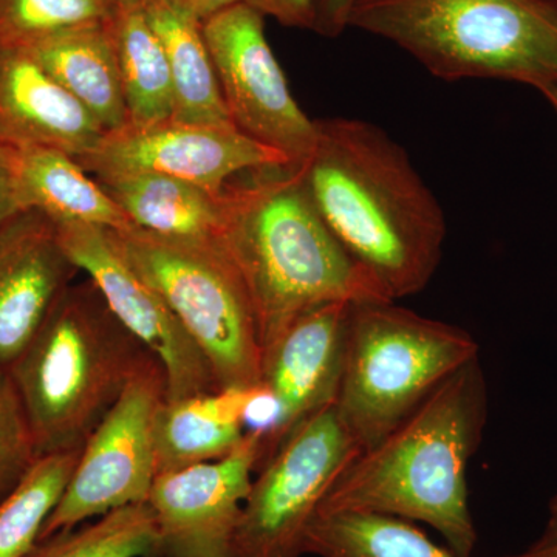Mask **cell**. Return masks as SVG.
I'll list each match as a JSON object with an SVG mask.
<instances>
[{
  "label": "cell",
  "instance_id": "1",
  "mask_svg": "<svg viewBox=\"0 0 557 557\" xmlns=\"http://www.w3.org/2000/svg\"><path fill=\"white\" fill-rule=\"evenodd\" d=\"M314 121L317 143L299 170L319 215L388 299L417 295L442 262L448 228L438 200L376 124Z\"/></svg>",
  "mask_w": 557,
  "mask_h": 557
},
{
  "label": "cell",
  "instance_id": "2",
  "mask_svg": "<svg viewBox=\"0 0 557 557\" xmlns=\"http://www.w3.org/2000/svg\"><path fill=\"white\" fill-rule=\"evenodd\" d=\"M486 418L485 372L475 358L387 437L362 450L330 487L318 515L375 512L426 523L450 552L471 557L478 530L469 507L468 469Z\"/></svg>",
  "mask_w": 557,
  "mask_h": 557
},
{
  "label": "cell",
  "instance_id": "3",
  "mask_svg": "<svg viewBox=\"0 0 557 557\" xmlns=\"http://www.w3.org/2000/svg\"><path fill=\"white\" fill-rule=\"evenodd\" d=\"M222 245L248 289L262 358L310 310L391 300L327 228L299 166L226 185Z\"/></svg>",
  "mask_w": 557,
  "mask_h": 557
},
{
  "label": "cell",
  "instance_id": "4",
  "mask_svg": "<svg viewBox=\"0 0 557 557\" xmlns=\"http://www.w3.org/2000/svg\"><path fill=\"white\" fill-rule=\"evenodd\" d=\"M152 359L110 311L94 282L70 285L9 368L38 456L83 448Z\"/></svg>",
  "mask_w": 557,
  "mask_h": 557
},
{
  "label": "cell",
  "instance_id": "5",
  "mask_svg": "<svg viewBox=\"0 0 557 557\" xmlns=\"http://www.w3.org/2000/svg\"><path fill=\"white\" fill-rule=\"evenodd\" d=\"M348 28L388 40L440 79L557 87V0H358Z\"/></svg>",
  "mask_w": 557,
  "mask_h": 557
},
{
  "label": "cell",
  "instance_id": "6",
  "mask_svg": "<svg viewBox=\"0 0 557 557\" xmlns=\"http://www.w3.org/2000/svg\"><path fill=\"white\" fill-rule=\"evenodd\" d=\"M397 300L354 304L335 399L359 450L373 448L450 375L480 358L474 336Z\"/></svg>",
  "mask_w": 557,
  "mask_h": 557
},
{
  "label": "cell",
  "instance_id": "7",
  "mask_svg": "<svg viewBox=\"0 0 557 557\" xmlns=\"http://www.w3.org/2000/svg\"><path fill=\"white\" fill-rule=\"evenodd\" d=\"M112 233L203 351L220 391L259 386L262 350L255 310L222 242L168 239L135 225Z\"/></svg>",
  "mask_w": 557,
  "mask_h": 557
},
{
  "label": "cell",
  "instance_id": "8",
  "mask_svg": "<svg viewBox=\"0 0 557 557\" xmlns=\"http://www.w3.org/2000/svg\"><path fill=\"white\" fill-rule=\"evenodd\" d=\"M361 454L335 403L296 429L252 480L231 557H300L307 531L344 469Z\"/></svg>",
  "mask_w": 557,
  "mask_h": 557
},
{
  "label": "cell",
  "instance_id": "9",
  "mask_svg": "<svg viewBox=\"0 0 557 557\" xmlns=\"http://www.w3.org/2000/svg\"><path fill=\"white\" fill-rule=\"evenodd\" d=\"M166 397V373L159 359H152L84 443L75 471L44 523L39 541L113 509L148 502L157 478L153 421Z\"/></svg>",
  "mask_w": 557,
  "mask_h": 557
},
{
  "label": "cell",
  "instance_id": "10",
  "mask_svg": "<svg viewBox=\"0 0 557 557\" xmlns=\"http://www.w3.org/2000/svg\"><path fill=\"white\" fill-rule=\"evenodd\" d=\"M234 126L299 166L317 143V121L299 108L265 36V16L239 2L201 22Z\"/></svg>",
  "mask_w": 557,
  "mask_h": 557
},
{
  "label": "cell",
  "instance_id": "11",
  "mask_svg": "<svg viewBox=\"0 0 557 557\" xmlns=\"http://www.w3.org/2000/svg\"><path fill=\"white\" fill-rule=\"evenodd\" d=\"M70 260L86 271L110 311L166 373L168 399L219 392L203 351L168 306L163 296L126 258L112 230L89 223L57 225Z\"/></svg>",
  "mask_w": 557,
  "mask_h": 557
},
{
  "label": "cell",
  "instance_id": "12",
  "mask_svg": "<svg viewBox=\"0 0 557 557\" xmlns=\"http://www.w3.org/2000/svg\"><path fill=\"white\" fill-rule=\"evenodd\" d=\"M78 163L97 177L109 174L166 175L220 194L242 172L292 166L276 150L242 134L234 124L168 120L108 132Z\"/></svg>",
  "mask_w": 557,
  "mask_h": 557
},
{
  "label": "cell",
  "instance_id": "13",
  "mask_svg": "<svg viewBox=\"0 0 557 557\" xmlns=\"http://www.w3.org/2000/svg\"><path fill=\"white\" fill-rule=\"evenodd\" d=\"M259 449V434L247 431L225 458L157 475L148 497L157 525L149 557H231Z\"/></svg>",
  "mask_w": 557,
  "mask_h": 557
},
{
  "label": "cell",
  "instance_id": "14",
  "mask_svg": "<svg viewBox=\"0 0 557 557\" xmlns=\"http://www.w3.org/2000/svg\"><path fill=\"white\" fill-rule=\"evenodd\" d=\"M354 304L333 302L296 319L263 355L260 384L273 395L277 418L260 438L258 468L293 432L338 395L346 359L348 317Z\"/></svg>",
  "mask_w": 557,
  "mask_h": 557
},
{
  "label": "cell",
  "instance_id": "15",
  "mask_svg": "<svg viewBox=\"0 0 557 557\" xmlns=\"http://www.w3.org/2000/svg\"><path fill=\"white\" fill-rule=\"evenodd\" d=\"M78 271L40 212L22 211L0 228V368L21 357Z\"/></svg>",
  "mask_w": 557,
  "mask_h": 557
},
{
  "label": "cell",
  "instance_id": "16",
  "mask_svg": "<svg viewBox=\"0 0 557 557\" xmlns=\"http://www.w3.org/2000/svg\"><path fill=\"white\" fill-rule=\"evenodd\" d=\"M106 134L24 47L0 42V146L61 149L79 159Z\"/></svg>",
  "mask_w": 557,
  "mask_h": 557
},
{
  "label": "cell",
  "instance_id": "17",
  "mask_svg": "<svg viewBox=\"0 0 557 557\" xmlns=\"http://www.w3.org/2000/svg\"><path fill=\"white\" fill-rule=\"evenodd\" d=\"M21 211H38L54 225L89 223L110 230L132 226L98 180L61 149L0 146Z\"/></svg>",
  "mask_w": 557,
  "mask_h": 557
},
{
  "label": "cell",
  "instance_id": "18",
  "mask_svg": "<svg viewBox=\"0 0 557 557\" xmlns=\"http://www.w3.org/2000/svg\"><path fill=\"white\" fill-rule=\"evenodd\" d=\"M98 183L132 225L168 239L220 244L225 225V189L215 194L166 175L109 174Z\"/></svg>",
  "mask_w": 557,
  "mask_h": 557
},
{
  "label": "cell",
  "instance_id": "19",
  "mask_svg": "<svg viewBox=\"0 0 557 557\" xmlns=\"http://www.w3.org/2000/svg\"><path fill=\"white\" fill-rule=\"evenodd\" d=\"M109 21L57 33L21 47L102 129L113 132L129 124V116Z\"/></svg>",
  "mask_w": 557,
  "mask_h": 557
},
{
  "label": "cell",
  "instance_id": "20",
  "mask_svg": "<svg viewBox=\"0 0 557 557\" xmlns=\"http://www.w3.org/2000/svg\"><path fill=\"white\" fill-rule=\"evenodd\" d=\"M249 388L164 399L153 421L157 475L230 456L247 437Z\"/></svg>",
  "mask_w": 557,
  "mask_h": 557
},
{
  "label": "cell",
  "instance_id": "21",
  "mask_svg": "<svg viewBox=\"0 0 557 557\" xmlns=\"http://www.w3.org/2000/svg\"><path fill=\"white\" fill-rule=\"evenodd\" d=\"M141 3L170 62L175 101L172 120L190 124H233L201 21L174 0H143Z\"/></svg>",
  "mask_w": 557,
  "mask_h": 557
},
{
  "label": "cell",
  "instance_id": "22",
  "mask_svg": "<svg viewBox=\"0 0 557 557\" xmlns=\"http://www.w3.org/2000/svg\"><path fill=\"white\" fill-rule=\"evenodd\" d=\"M109 30L129 124L149 126L172 120L175 101L170 62L143 3L116 10Z\"/></svg>",
  "mask_w": 557,
  "mask_h": 557
},
{
  "label": "cell",
  "instance_id": "23",
  "mask_svg": "<svg viewBox=\"0 0 557 557\" xmlns=\"http://www.w3.org/2000/svg\"><path fill=\"white\" fill-rule=\"evenodd\" d=\"M306 555L319 557H458L409 520L375 512H330L313 519Z\"/></svg>",
  "mask_w": 557,
  "mask_h": 557
},
{
  "label": "cell",
  "instance_id": "24",
  "mask_svg": "<svg viewBox=\"0 0 557 557\" xmlns=\"http://www.w3.org/2000/svg\"><path fill=\"white\" fill-rule=\"evenodd\" d=\"M81 449L47 454L0 500V557H25L38 544L44 523L61 500Z\"/></svg>",
  "mask_w": 557,
  "mask_h": 557
},
{
  "label": "cell",
  "instance_id": "25",
  "mask_svg": "<svg viewBox=\"0 0 557 557\" xmlns=\"http://www.w3.org/2000/svg\"><path fill=\"white\" fill-rule=\"evenodd\" d=\"M156 542V518L145 502L44 539L25 557H149Z\"/></svg>",
  "mask_w": 557,
  "mask_h": 557
},
{
  "label": "cell",
  "instance_id": "26",
  "mask_svg": "<svg viewBox=\"0 0 557 557\" xmlns=\"http://www.w3.org/2000/svg\"><path fill=\"white\" fill-rule=\"evenodd\" d=\"M112 0H0V42L25 46L57 33L108 22Z\"/></svg>",
  "mask_w": 557,
  "mask_h": 557
},
{
  "label": "cell",
  "instance_id": "27",
  "mask_svg": "<svg viewBox=\"0 0 557 557\" xmlns=\"http://www.w3.org/2000/svg\"><path fill=\"white\" fill-rule=\"evenodd\" d=\"M24 403L9 369L0 368V500L38 460Z\"/></svg>",
  "mask_w": 557,
  "mask_h": 557
},
{
  "label": "cell",
  "instance_id": "28",
  "mask_svg": "<svg viewBox=\"0 0 557 557\" xmlns=\"http://www.w3.org/2000/svg\"><path fill=\"white\" fill-rule=\"evenodd\" d=\"M262 16L274 17L281 25L313 30L314 0H242Z\"/></svg>",
  "mask_w": 557,
  "mask_h": 557
},
{
  "label": "cell",
  "instance_id": "29",
  "mask_svg": "<svg viewBox=\"0 0 557 557\" xmlns=\"http://www.w3.org/2000/svg\"><path fill=\"white\" fill-rule=\"evenodd\" d=\"M358 0H314L313 30L324 38H338L348 28L351 10Z\"/></svg>",
  "mask_w": 557,
  "mask_h": 557
},
{
  "label": "cell",
  "instance_id": "30",
  "mask_svg": "<svg viewBox=\"0 0 557 557\" xmlns=\"http://www.w3.org/2000/svg\"><path fill=\"white\" fill-rule=\"evenodd\" d=\"M505 557H557V494L549 500L548 519L541 536L523 552Z\"/></svg>",
  "mask_w": 557,
  "mask_h": 557
},
{
  "label": "cell",
  "instance_id": "31",
  "mask_svg": "<svg viewBox=\"0 0 557 557\" xmlns=\"http://www.w3.org/2000/svg\"><path fill=\"white\" fill-rule=\"evenodd\" d=\"M20 212L22 211L14 193L13 178L0 150V228Z\"/></svg>",
  "mask_w": 557,
  "mask_h": 557
},
{
  "label": "cell",
  "instance_id": "32",
  "mask_svg": "<svg viewBox=\"0 0 557 557\" xmlns=\"http://www.w3.org/2000/svg\"><path fill=\"white\" fill-rule=\"evenodd\" d=\"M183 9L188 10L193 13L197 20L201 22L207 21L208 17L214 16L220 11L230 9V7L236 5L242 0H174Z\"/></svg>",
  "mask_w": 557,
  "mask_h": 557
},
{
  "label": "cell",
  "instance_id": "33",
  "mask_svg": "<svg viewBox=\"0 0 557 557\" xmlns=\"http://www.w3.org/2000/svg\"><path fill=\"white\" fill-rule=\"evenodd\" d=\"M542 94L552 102L553 108H555L557 112V87H548V89L542 90Z\"/></svg>",
  "mask_w": 557,
  "mask_h": 557
},
{
  "label": "cell",
  "instance_id": "34",
  "mask_svg": "<svg viewBox=\"0 0 557 557\" xmlns=\"http://www.w3.org/2000/svg\"><path fill=\"white\" fill-rule=\"evenodd\" d=\"M115 3L116 10L124 9V7L138 5L143 0H112Z\"/></svg>",
  "mask_w": 557,
  "mask_h": 557
}]
</instances>
